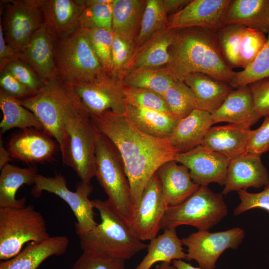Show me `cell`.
I'll use <instances>...</instances> for the list:
<instances>
[{"label": "cell", "mask_w": 269, "mask_h": 269, "mask_svg": "<svg viewBox=\"0 0 269 269\" xmlns=\"http://www.w3.org/2000/svg\"><path fill=\"white\" fill-rule=\"evenodd\" d=\"M101 134L116 145L122 158L130 186L133 207L149 180L163 163L178 152L168 138L148 135L135 128L125 115L107 111L90 116Z\"/></svg>", "instance_id": "6da1fadb"}, {"label": "cell", "mask_w": 269, "mask_h": 269, "mask_svg": "<svg viewBox=\"0 0 269 269\" xmlns=\"http://www.w3.org/2000/svg\"><path fill=\"white\" fill-rule=\"evenodd\" d=\"M169 52L165 67L178 80L201 73L229 84L236 75L223 57L216 31L200 27L178 29Z\"/></svg>", "instance_id": "7a4b0ae2"}, {"label": "cell", "mask_w": 269, "mask_h": 269, "mask_svg": "<svg viewBox=\"0 0 269 269\" xmlns=\"http://www.w3.org/2000/svg\"><path fill=\"white\" fill-rule=\"evenodd\" d=\"M101 134L77 95L64 114L59 148L63 163L85 183H91L95 176L96 148Z\"/></svg>", "instance_id": "3957f363"}, {"label": "cell", "mask_w": 269, "mask_h": 269, "mask_svg": "<svg viewBox=\"0 0 269 269\" xmlns=\"http://www.w3.org/2000/svg\"><path fill=\"white\" fill-rule=\"evenodd\" d=\"M100 214L101 222L92 230L79 236L82 251H91L125 260H130L147 249L129 221L107 200H92Z\"/></svg>", "instance_id": "277c9868"}, {"label": "cell", "mask_w": 269, "mask_h": 269, "mask_svg": "<svg viewBox=\"0 0 269 269\" xmlns=\"http://www.w3.org/2000/svg\"><path fill=\"white\" fill-rule=\"evenodd\" d=\"M54 57L58 77L68 84L88 82L105 72L91 46L87 29L80 26L56 38Z\"/></svg>", "instance_id": "5b68a950"}, {"label": "cell", "mask_w": 269, "mask_h": 269, "mask_svg": "<svg viewBox=\"0 0 269 269\" xmlns=\"http://www.w3.org/2000/svg\"><path fill=\"white\" fill-rule=\"evenodd\" d=\"M95 177L107 194V200L129 221L133 205L124 162L116 145L102 134L97 145Z\"/></svg>", "instance_id": "8992f818"}, {"label": "cell", "mask_w": 269, "mask_h": 269, "mask_svg": "<svg viewBox=\"0 0 269 269\" xmlns=\"http://www.w3.org/2000/svg\"><path fill=\"white\" fill-rule=\"evenodd\" d=\"M44 218L33 206L0 208V260L18 254L23 245L50 237Z\"/></svg>", "instance_id": "52a82bcc"}, {"label": "cell", "mask_w": 269, "mask_h": 269, "mask_svg": "<svg viewBox=\"0 0 269 269\" xmlns=\"http://www.w3.org/2000/svg\"><path fill=\"white\" fill-rule=\"evenodd\" d=\"M228 213V207L222 194L214 192L208 186H200L184 202L167 207L161 229L176 228L185 225L198 231H208Z\"/></svg>", "instance_id": "ba28073f"}, {"label": "cell", "mask_w": 269, "mask_h": 269, "mask_svg": "<svg viewBox=\"0 0 269 269\" xmlns=\"http://www.w3.org/2000/svg\"><path fill=\"white\" fill-rule=\"evenodd\" d=\"M76 95L72 84L57 77L45 82L37 93L20 103L35 114L43 131L59 146L63 134L64 114Z\"/></svg>", "instance_id": "9c48e42d"}, {"label": "cell", "mask_w": 269, "mask_h": 269, "mask_svg": "<svg viewBox=\"0 0 269 269\" xmlns=\"http://www.w3.org/2000/svg\"><path fill=\"white\" fill-rule=\"evenodd\" d=\"M93 190L91 183L80 181L77 183L76 191H72L68 188L66 180L62 175L47 177L38 174L31 194L37 198L46 191L57 195L67 203L76 218L75 230L79 237L92 230L98 224L95 220L96 214L92 200L89 198Z\"/></svg>", "instance_id": "30bf717a"}, {"label": "cell", "mask_w": 269, "mask_h": 269, "mask_svg": "<svg viewBox=\"0 0 269 269\" xmlns=\"http://www.w3.org/2000/svg\"><path fill=\"white\" fill-rule=\"evenodd\" d=\"M0 23L7 43L22 53L34 32L44 22L43 0L0 1Z\"/></svg>", "instance_id": "8fae6325"}, {"label": "cell", "mask_w": 269, "mask_h": 269, "mask_svg": "<svg viewBox=\"0 0 269 269\" xmlns=\"http://www.w3.org/2000/svg\"><path fill=\"white\" fill-rule=\"evenodd\" d=\"M72 85L89 116L107 111L125 114L127 103L121 79L105 71L89 81Z\"/></svg>", "instance_id": "7c38bea8"}, {"label": "cell", "mask_w": 269, "mask_h": 269, "mask_svg": "<svg viewBox=\"0 0 269 269\" xmlns=\"http://www.w3.org/2000/svg\"><path fill=\"white\" fill-rule=\"evenodd\" d=\"M239 227L216 232L198 231L181 239L187 247L186 260H194L202 269H215L216 262L226 250H237L245 237Z\"/></svg>", "instance_id": "4fadbf2b"}, {"label": "cell", "mask_w": 269, "mask_h": 269, "mask_svg": "<svg viewBox=\"0 0 269 269\" xmlns=\"http://www.w3.org/2000/svg\"><path fill=\"white\" fill-rule=\"evenodd\" d=\"M167 207L156 172L147 182L139 201L134 206L129 221L140 240L150 241L157 236Z\"/></svg>", "instance_id": "5bb4252c"}, {"label": "cell", "mask_w": 269, "mask_h": 269, "mask_svg": "<svg viewBox=\"0 0 269 269\" xmlns=\"http://www.w3.org/2000/svg\"><path fill=\"white\" fill-rule=\"evenodd\" d=\"M174 160L187 167L192 179L200 186L212 183L224 185L230 160L202 145L178 153Z\"/></svg>", "instance_id": "9a60e30c"}, {"label": "cell", "mask_w": 269, "mask_h": 269, "mask_svg": "<svg viewBox=\"0 0 269 269\" xmlns=\"http://www.w3.org/2000/svg\"><path fill=\"white\" fill-rule=\"evenodd\" d=\"M230 0H193L168 18L167 27H200L218 31L224 25Z\"/></svg>", "instance_id": "2e32d148"}, {"label": "cell", "mask_w": 269, "mask_h": 269, "mask_svg": "<svg viewBox=\"0 0 269 269\" xmlns=\"http://www.w3.org/2000/svg\"><path fill=\"white\" fill-rule=\"evenodd\" d=\"M43 130L35 128L20 130L9 139L6 149L11 158L26 163L50 161L59 144Z\"/></svg>", "instance_id": "e0dca14e"}, {"label": "cell", "mask_w": 269, "mask_h": 269, "mask_svg": "<svg viewBox=\"0 0 269 269\" xmlns=\"http://www.w3.org/2000/svg\"><path fill=\"white\" fill-rule=\"evenodd\" d=\"M269 183V174L261 155L245 153L230 161L222 194L260 188Z\"/></svg>", "instance_id": "ac0fdd59"}, {"label": "cell", "mask_w": 269, "mask_h": 269, "mask_svg": "<svg viewBox=\"0 0 269 269\" xmlns=\"http://www.w3.org/2000/svg\"><path fill=\"white\" fill-rule=\"evenodd\" d=\"M56 38L43 22L34 32L22 52L21 60L31 66L44 82L58 77L54 57Z\"/></svg>", "instance_id": "d6986e66"}, {"label": "cell", "mask_w": 269, "mask_h": 269, "mask_svg": "<svg viewBox=\"0 0 269 269\" xmlns=\"http://www.w3.org/2000/svg\"><path fill=\"white\" fill-rule=\"evenodd\" d=\"M261 118L255 110L248 86L233 90L222 105L212 114L213 124L228 122L248 129Z\"/></svg>", "instance_id": "ffe728a7"}, {"label": "cell", "mask_w": 269, "mask_h": 269, "mask_svg": "<svg viewBox=\"0 0 269 269\" xmlns=\"http://www.w3.org/2000/svg\"><path fill=\"white\" fill-rule=\"evenodd\" d=\"M164 202L167 207L184 202L200 187L191 178L188 168L174 160L166 162L157 169Z\"/></svg>", "instance_id": "44dd1931"}, {"label": "cell", "mask_w": 269, "mask_h": 269, "mask_svg": "<svg viewBox=\"0 0 269 269\" xmlns=\"http://www.w3.org/2000/svg\"><path fill=\"white\" fill-rule=\"evenodd\" d=\"M69 243L68 238L65 236L50 237L39 242H29L15 256L1 261L0 269H37L49 257L63 255Z\"/></svg>", "instance_id": "7402d4cb"}, {"label": "cell", "mask_w": 269, "mask_h": 269, "mask_svg": "<svg viewBox=\"0 0 269 269\" xmlns=\"http://www.w3.org/2000/svg\"><path fill=\"white\" fill-rule=\"evenodd\" d=\"M252 131L231 124L211 127L201 145L231 160L247 152Z\"/></svg>", "instance_id": "603a6c76"}, {"label": "cell", "mask_w": 269, "mask_h": 269, "mask_svg": "<svg viewBox=\"0 0 269 269\" xmlns=\"http://www.w3.org/2000/svg\"><path fill=\"white\" fill-rule=\"evenodd\" d=\"M176 32L177 29L166 27L154 33L135 49L127 71L165 67L169 60V50Z\"/></svg>", "instance_id": "cb8c5ba5"}, {"label": "cell", "mask_w": 269, "mask_h": 269, "mask_svg": "<svg viewBox=\"0 0 269 269\" xmlns=\"http://www.w3.org/2000/svg\"><path fill=\"white\" fill-rule=\"evenodd\" d=\"M84 8L81 0H43L41 5L44 22L56 38L79 27L80 17Z\"/></svg>", "instance_id": "d4e9b609"}, {"label": "cell", "mask_w": 269, "mask_h": 269, "mask_svg": "<svg viewBox=\"0 0 269 269\" xmlns=\"http://www.w3.org/2000/svg\"><path fill=\"white\" fill-rule=\"evenodd\" d=\"M213 125L211 114L195 109L178 121L168 138V141L178 153L189 151L201 144Z\"/></svg>", "instance_id": "484cf974"}, {"label": "cell", "mask_w": 269, "mask_h": 269, "mask_svg": "<svg viewBox=\"0 0 269 269\" xmlns=\"http://www.w3.org/2000/svg\"><path fill=\"white\" fill-rule=\"evenodd\" d=\"M183 82L193 92L197 109L211 114L219 109L233 90L229 83L201 73H191Z\"/></svg>", "instance_id": "4316f807"}, {"label": "cell", "mask_w": 269, "mask_h": 269, "mask_svg": "<svg viewBox=\"0 0 269 269\" xmlns=\"http://www.w3.org/2000/svg\"><path fill=\"white\" fill-rule=\"evenodd\" d=\"M237 24L269 32V0H231L224 25Z\"/></svg>", "instance_id": "83f0119b"}, {"label": "cell", "mask_w": 269, "mask_h": 269, "mask_svg": "<svg viewBox=\"0 0 269 269\" xmlns=\"http://www.w3.org/2000/svg\"><path fill=\"white\" fill-rule=\"evenodd\" d=\"M0 208H20L25 206L26 198L17 199L16 194L23 185H32L38 175L33 166L21 168L8 164L0 170Z\"/></svg>", "instance_id": "f1b7e54d"}, {"label": "cell", "mask_w": 269, "mask_h": 269, "mask_svg": "<svg viewBox=\"0 0 269 269\" xmlns=\"http://www.w3.org/2000/svg\"><path fill=\"white\" fill-rule=\"evenodd\" d=\"M163 230L162 234L149 241L147 254L134 269H150L158 262L186 260L187 254L184 252L181 239L177 236L176 228Z\"/></svg>", "instance_id": "f546056e"}, {"label": "cell", "mask_w": 269, "mask_h": 269, "mask_svg": "<svg viewBox=\"0 0 269 269\" xmlns=\"http://www.w3.org/2000/svg\"><path fill=\"white\" fill-rule=\"evenodd\" d=\"M125 115L141 132L161 138H168L178 121L171 115L130 104Z\"/></svg>", "instance_id": "4dcf8cb0"}, {"label": "cell", "mask_w": 269, "mask_h": 269, "mask_svg": "<svg viewBox=\"0 0 269 269\" xmlns=\"http://www.w3.org/2000/svg\"><path fill=\"white\" fill-rule=\"evenodd\" d=\"M146 3V0H114L113 32L134 42Z\"/></svg>", "instance_id": "1f68e13d"}, {"label": "cell", "mask_w": 269, "mask_h": 269, "mask_svg": "<svg viewBox=\"0 0 269 269\" xmlns=\"http://www.w3.org/2000/svg\"><path fill=\"white\" fill-rule=\"evenodd\" d=\"M177 80L166 67L129 70L121 78L126 86L149 90L162 96Z\"/></svg>", "instance_id": "d6a6232c"}, {"label": "cell", "mask_w": 269, "mask_h": 269, "mask_svg": "<svg viewBox=\"0 0 269 269\" xmlns=\"http://www.w3.org/2000/svg\"><path fill=\"white\" fill-rule=\"evenodd\" d=\"M0 108L2 118L0 123V134L13 128L24 130L35 128L43 130L40 122L20 100L8 96L0 90Z\"/></svg>", "instance_id": "836d02e7"}, {"label": "cell", "mask_w": 269, "mask_h": 269, "mask_svg": "<svg viewBox=\"0 0 269 269\" xmlns=\"http://www.w3.org/2000/svg\"><path fill=\"white\" fill-rule=\"evenodd\" d=\"M167 15L163 0H146L139 30L134 41L135 49L154 33L167 27Z\"/></svg>", "instance_id": "e575fe53"}, {"label": "cell", "mask_w": 269, "mask_h": 269, "mask_svg": "<svg viewBox=\"0 0 269 269\" xmlns=\"http://www.w3.org/2000/svg\"><path fill=\"white\" fill-rule=\"evenodd\" d=\"M85 5L79 19V26L112 31L114 0H81Z\"/></svg>", "instance_id": "d590c367"}, {"label": "cell", "mask_w": 269, "mask_h": 269, "mask_svg": "<svg viewBox=\"0 0 269 269\" xmlns=\"http://www.w3.org/2000/svg\"><path fill=\"white\" fill-rule=\"evenodd\" d=\"M163 97L171 114L178 121L197 109L193 92L183 81L177 80Z\"/></svg>", "instance_id": "8d00e7d4"}, {"label": "cell", "mask_w": 269, "mask_h": 269, "mask_svg": "<svg viewBox=\"0 0 269 269\" xmlns=\"http://www.w3.org/2000/svg\"><path fill=\"white\" fill-rule=\"evenodd\" d=\"M267 41L255 59L243 70L236 72L229 85L237 89L269 77V32Z\"/></svg>", "instance_id": "74e56055"}, {"label": "cell", "mask_w": 269, "mask_h": 269, "mask_svg": "<svg viewBox=\"0 0 269 269\" xmlns=\"http://www.w3.org/2000/svg\"><path fill=\"white\" fill-rule=\"evenodd\" d=\"M245 26L225 25L217 31V39L223 57L232 68L240 67V42Z\"/></svg>", "instance_id": "f35d334b"}, {"label": "cell", "mask_w": 269, "mask_h": 269, "mask_svg": "<svg viewBox=\"0 0 269 269\" xmlns=\"http://www.w3.org/2000/svg\"><path fill=\"white\" fill-rule=\"evenodd\" d=\"M135 50L134 41L114 33L110 75L121 80L127 71L128 65Z\"/></svg>", "instance_id": "ab89813d"}, {"label": "cell", "mask_w": 269, "mask_h": 269, "mask_svg": "<svg viewBox=\"0 0 269 269\" xmlns=\"http://www.w3.org/2000/svg\"><path fill=\"white\" fill-rule=\"evenodd\" d=\"M91 46L105 72L111 74L114 33L102 28L86 29Z\"/></svg>", "instance_id": "60d3db41"}, {"label": "cell", "mask_w": 269, "mask_h": 269, "mask_svg": "<svg viewBox=\"0 0 269 269\" xmlns=\"http://www.w3.org/2000/svg\"><path fill=\"white\" fill-rule=\"evenodd\" d=\"M267 39L263 31L245 27L240 42V67L245 69L255 59Z\"/></svg>", "instance_id": "b9f144b4"}, {"label": "cell", "mask_w": 269, "mask_h": 269, "mask_svg": "<svg viewBox=\"0 0 269 269\" xmlns=\"http://www.w3.org/2000/svg\"><path fill=\"white\" fill-rule=\"evenodd\" d=\"M124 91L127 104L171 115L161 95L149 90L126 86Z\"/></svg>", "instance_id": "7bdbcfd3"}, {"label": "cell", "mask_w": 269, "mask_h": 269, "mask_svg": "<svg viewBox=\"0 0 269 269\" xmlns=\"http://www.w3.org/2000/svg\"><path fill=\"white\" fill-rule=\"evenodd\" d=\"M126 260L91 251H83L72 269H126Z\"/></svg>", "instance_id": "ee69618b"}, {"label": "cell", "mask_w": 269, "mask_h": 269, "mask_svg": "<svg viewBox=\"0 0 269 269\" xmlns=\"http://www.w3.org/2000/svg\"><path fill=\"white\" fill-rule=\"evenodd\" d=\"M4 69L9 72L34 95L37 93L44 84L45 82L32 68L21 60L11 62Z\"/></svg>", "instance_id": "f6af8a7d"}, {"label": "cell", "mask_w": 269, "mask_h": 269, "mask_svg": "<svg viewBox=\"0 0 269 269\" xmlns=\"http://www.w3.org/2000/svg\"><path fill=\"white\" fill-rule=\"evenodd\" d=\"M238 192L240 203L234 210V215L238 216L254 208H260L269 212V183L259 193H250L247 190Z\"/></svg>", "instance_id": "bcb514c9"}, {"label": "cell", "mask_w": 269, "mask_h": 269, "mask_svg": "<svg viewBox=\"0 0 269 269\" xmlns=\"http://www.w3.org/2000/svg\"><path fill=\"white\" fill-rule=\"evenodd\" d=\"M248 86L259 115L261 118L269 117V77L252 83Z\"/></svg>", "instance_id": "7dc6e473"}, {"label": "cell", "mask_w": 269, "mask_h": 269, "mask_svg": "<svg viewBox=\"0 0 269 269\" xmlns=\"http://www.w3.org/2000/svg\"><path fill=\"white\" fill-rule=\"evenodd\" d=\"M0 73V90L8 96L22 100L34 95L8 71L4 69Z\"/></svg>", "instance_id": "c3c4849f"}, {"label": "cell", "mask_w": 269, "mask_h": 269, "mask_svg": "<svg viewBox=\"0 0 269 269\" xmlns=\"http://www.w3.org/2000/svg\"><path fill=\"white\" fill-rule=\"evenodd\" d=\"M269 150V117H267L259 128L252 131L246 153L261 155Z\"/></svg>", "instance_id": "681fc988"}, {"label": "cell", "mask_w": 269, "mask_h": 269, "mask_svg": "<svg viewBox=\"0 0 269 269\" xmlns=\"http://www.w3.org/2000/svg\"><path fill=\"white\" fill-rule=\"evenodd\" d=\"M22 53L8 45L5 41L1 24L0 23V72L9 63L21 60Z\"/></svg>", "instance_id": "f907efd6"}, {"label": "cell", "mask_w": 269, "mask_h": 269, "mask_svg": "<svg viewBox=\"0 0 269 269\" xmlns=\"http://www.w3.org/2000/svg\"><path fill=\"white\" fill-rule=\"evenodd\" d=\"M190 1L189 0H163V3L167 13H173L174 14L178 11L180 7L185 6Z\"/></svg>", "instance_id": "816d5d0a"}, {"label": "cell", "mask_w": 269, "mask_h": 269, "mask_svg": "<svg viewBox=\"0 0 269 269\" xmlns=\"http://www.w3.org/2000/svg\"><path fill=\"white\" fill-rule=\"evenodd\" d=\"M0 169H2L7 164L11 159L6 146L3 144L1 138V135H0Z\"/></svg>", "instance_id": "f5cc1de1"}, {"label": "cell", "mask_w": 269, "mask_h": 269, "mask_svg": "<svg viewBox=\"0 0 269 269\" xmlns=\"http://www.w3.org/2000/svg\"><path fill=\"white\" fill-rule=\"evenodd\" d=\"M172 264L176 269H202L199 267H195L182 260H174L172 262Z\"/></svg>", "instance_id": "db71d44e"}, {"label": "cell", "mask_w": 269, "mask_h": 269, "mask_svg": "<svg viewBox=\"0 0 269 269\" xmlns=\"http://www.w3.org/2000/svg\"><path fill=\"white\" fill-rule=\"evenodd\" d=\"M158 269H176L172 263L161 262L158 266Z\"/></svg>", "instance_id": "11a10c76"}]
</instances>
